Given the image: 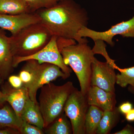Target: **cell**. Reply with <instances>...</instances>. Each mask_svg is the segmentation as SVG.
I'll return each instance as SVG.
<instances>
[{"label":"cell","mask_w":134,"mask_h":134,"mask_svg":"<svg viewBox=\"0 0 134 134\" xmlns=\"http://www.w3.org/2000/svg\"><path fill=\"white\" fill-rule=\"evenodd\" d=\"M6 102V95L0 90V108L5 105Z\"/></svg>","instance_id":"obj_29"},{"label":"cell","mask_w":134,"mask_h":134,"mask_svg":"<svg viewBox=\"0 0 134 134\" xmlns=\"http://www.w3.org/2000/svg\"><path fill=\"white\" fill-rule=\"evenodd\" d=\"M95 45L92 48L94 54H99L103 55L106 60V62L111 65L113 68H115L116 66V64L114 62V60L112 59L108 55L106 49V45L104 41L101 40H98L95 41Z\"/></svg>","instance_id":"obj_22"},{"label":"cell","mask_w":134,"mask_h":134,"mask_svg":"<svg viewBox=\"0 0 134 134\" xmlns=\"http://www.w3.org/2000/svg\"><path fill=\"white\" fill-rule=\"evenodd\" d=\"M20 132L17 130L14 129L7 128L0 129V134H19Z\"/></svg>","instance_id":"obj_27"},{"label":"cell","mask_w":134,"mask_h":134,"mask_svg":"<svg viewBox=\"0 0 134 134\" xmlns=\"http://www.w3.org/2000/svg\"><path fill=\"white\" fill-rule=\"evenodd\" d=\"M22 121L9 106L5 105L0 108V129L10 128L19 132Z\"/></svg>","instance_id":"obj_15"},{"label":"cell","mask_w":134,"mask_h":134,"mask_svg":"<svg viewBox=\"0 0 134 134\" xmlns=\"http://www.w3.org/2000/svg\"><path fill=\"white\" fill-rule=\"evenodd\" d=\"M118 107L114 110L104 111L96 131L97 134H108L117 125L120 119Z\"/></svg>","instance_id":"obj_16"},{"label":"cell","mask_w":134,"mask_h":134,"mask_svg":"<svg viewBox=\"0 0 134 134\" xmlns=\"http://www.w3.org/2000/svg\"><path fill=\"white\" fill-rule=\"evenodd\" d=\"M4 30L0 28V83L8 79L14 68L9 37Z\"/></svg>","instance_id":"obj_11"},{"label":"cell","mask_w":134,"mask_h":134,"mask_svg":"<svg viewBox=\"0 0 134 134\" xmlns=\"http://www.w3.org/2000/svg\"><path fill=\"white\" fill-rule=\"evenodd\" d=\"M104 111L93 105H90L85 120L86 134H96Z\"/></svg>","instance_id":"obj_18"},{"label":"cell","mask_w":134,"mask_h":134,"mask_svg":"<svg viewBox=\"0 0 134 134\" xmlns=\"http://www.w3.org/2000/svg\"><path fill=\"white\" fill-rule=\"evenodd\" d=\"M118 108L120 113L125 115L132 110L133 105L132 103L129 102H126L122 103Z\"/></svg>","instance_id":"obj_25"},{"label":"cell","mask_w":134,"mask_h":134,"mask_svg":"<svg viewBox=\"0 0 134 134\" xmlns=\"http://www.w3.org/2000/svg\"><path fill=\"white\" fill-rule=\"evenodd\" d=\"M114 134H134V127L127 124L120 131L115 132Z\"/></svg>","instance_id":"obj_26"},{"label":"cell","mask_w":134,"mask_h":134,"mask_svg":"<svg viewBox=\"0 0 134 134\" xmlns=\"http://www.w3.org/2000/svg\"><path fill=\"white\" fill-rule=\"evenodd\" d=\"M41 19L36 12L16 15L0 14V28L15 35L26 26L40 23Z\"/></svg>","instance_id":"obj_10"},{"label":"cell","mask_w":134,"mask_h":134,"mask_svg":"<svg viewBox=\"0 0 134 134\" xmlns=\"http://www.w3.org/2000/svg\"><path fill=\"white\" fill-rule=\"evenodd\" d=\"M48 29L40 23L26 26L16 34L9 37L14 57H25L38 52L52 37Z\"/></svg>","instance_id":"obj_5"},{"label":"cell","mask_w":134,"mask_h":134,"mask_svg":"<svg viewBox=\"0 0 134 134\" xmlns=\"http://www.w3.org/2000/svg\"><path fill=\"white\" fill-rule=\"evenodd\" d=\"M86 95L90 106H95L104 111L114 110L116 107L115 93L106 91L97 86H91Z\"/></svg>","instance_id":"obj_12"},{"label":"cell","mask_w":134,"mask_h":134,"mask_svg":"<svg viewBox=\"0 0 134 134\" xmlns=\"http://www.w3.org/2000/svg\"><path fill=\"white\" fill-rule=\"evenodd\" d=\"M117 35L126 37H134V16L129 21L117 24L104 32L97 31L87 27H83L77 34L79 39L77 43L87 41L86 37H88L94 42L101 40L113 47L114 45L113 38Z\"/></svg>","instance_id":"obj_7"},{"label":"cell","mask_w":134,"mask_h":134,"mask_svg":"<svg viewBox=\"0 0 134 134\" xmlns=\"http://www.w3.org/2000/svg\"><path fill=\"white\" fill-rule=\"evenodd\" d=\"M90 107L86 95L75 88L67 99L64 111L69 119L74 134H86L85 120Z\"/></svg>","instance_id":"obj_6"},{"label":"cell","mask_w":134,"mask_h":134,"mask_svg":"<svg viewBox=\"0 0 134 134\" xmlns=\"http://www.w3.org/2000/svg\"><path fill=\"white\" fill-rule=\"evenodd\" d=\"M43 130L23 120L19 132L21 134H43Z\"/></svg>","instance_id":"obj_23"},{"label":"cell","mask_w":134,"mask_h":134,"mask_svg":"<svg viewBox=\"0 0 134 134\" xmlns=\"http://www.w3.org/2000/svg\"><path fill=\"white\" fill-rule=\"evenodd\" d=\"M44 130V133L47 134H73L71 123L64 113Z\"/></svg>","instance_id":"obj_19"},{"label":"cell","mask_w":134,"mask_h":134,"mask_svg":"<svg viewBox=\"0 0 134 134\" xmlns=\"http://www.w3.org/2000/svg\"><path fill=\"white\" fill-rule=\"evenodd\" d=\"M128 89L130 92L134 95V84L132 85H129Z\"/></svg>","instance_id":"obj_30"},{"label":"cell","mask_w":134,"mask_h":134,"mask_svg":"<svg viewBox=\"0 0 134 134\" xmlns=\"http://www.w3.org/2000/svg\"><path fill=\"white\" fill-rule=\"evenodd\" d=\"M88 41L79 42L64 47L60 50L64 63L69 66L76 75L81 91L86 95L91 85L92 64L95 58Z\"/></svg>","instance_id":"obj_2"},{"label":"cell","mask_w":134,"mask_h":134,"mask_svg":"<svg viewBox=\"0 0 134 134\" xmlns=\"http://www.w3.org/2000/svg\"><path fill=\"white\" fill-rule=\"evenodd\" d=\"M31 12L53 7L61 0H25Z\"/></svg>","instance_id":"obj_21"},{"label":"cell","mask_w":134,"mask_h":134,"mask_svg":"<svg viewBox=\"0 0 134 134\" xmlns=\"http://www.w3.org/2000/svg\"><path fill=\"white\" fill-rule=\"evenodd\" d=\"M2 92L6 95V102L9 103L16 115L21 118L26 101L30 98L27 89L24 86L15 89L10 85L4 88Z\"/></svg>","instance_id":"obj_13"},{"label":"cell","mask_w":134,"mask_h":134,"mask_svg":"<svg viewBox=\"0 0 134 134\" xmlns=\"http://www.w3.org/2000/svg\"><path fill=\"white\" fill-rule=\"evenodd\" d=\"M10 85L15 89H19L23 86V82L19 76H10L8 78Z\"/></svg>","instance_id":"obj_24"},{"label":"cell","mask_w":134,"mask_h":134,"mask_svg":"<svg viewBox=\"0 0 134 134\" xmlns=\"http://www.w3.org/2000/svg\"><path fill=\"white\" fill-rule=\"evenodd\" d=\"M36 12L40 17V23L57 37L60 51L79 42L77 34L82 28L87 27L88 23L86 10L74 0H61L52 7Z\"/></svg>","instance_id":"obj_1"},{"label":"cell","mask_w":134,"mask_h":134,"mask_svg":"<svg viewBox=\"0 0 134 134\" xmlns=\"http://www.w3.org/2000/svg\"><path fill=\"white\" fill-rule=\"evenodd\" d=\"M115 69L107 62H102L95 58L92 64L91 86L115 93L116 82Z\"/></svg>","instance_id":"obj_9"},{"label":"cell","mask_w":134,"mask_h":134,"mask_svg":"<svg viewBox=\"0 0 134 134\" xmlns=\"http://www.w3.org/2000/svg\"><path fill=\"white\" fill-rule=\"evenodd\" d=\"M115 69L120 72L116 75V83L122 88L134 84V66L121 69L117 66Z\"/></svg>","instance_id":"obj_20"},{"label":"cell","mask_w":134,"mask_h":134,"mask_svg":"<svg viewBox=\"0 0 134 134\" xmlns=\"http://www.w3.org/2000/svg\"><path fill=\"white\" fill-rule=\"evenodd\" d=\"M25 62L19 76L23 81V86L28 90L30 99L37 104L38 103L37 94L39 89L59 77L63 79L69 77L59 67L54 64L40 63L32 59Z\"/></svg>","instance_id":"obj_3"},{"label":"cell","mask_w":134,"mask_h":134,"mask_svg":"<svg viewBox=\"0 0 134 134\" xmlns=\"http://www.w3.org/2000/svg\"><path fill=\"white\" fill-rule=\"evenodd\" d=\"M31 12L25 0H0V14L16 15Z\"/></svg>","instance_id":"obj_17"},{"label":"cell","mask_w":134,"mask_h":134,"mask_svg":"<svg viewBox=\"0 0 134 134\" xmlns=\"http://www.w3.org/2000/svg\"><path fill=\"white\" fill-rule=\"evenodd\" d=\"M75 88L70 81L62 85L50 82L40 88L38 103L44 120V129L64 113L67 99Z\"/></svg>","instance_id":"obj_4"},{"label":"cell","mask_w":134,"mask_h":134,"mask_svg":"<svg viewBox=\"0 0 134 134\" xmlns=\"http://www.w3.org/2000/svg\"><path fill=\"white\" fill-rule=\"evenodd\" d=\"M35 60L40 63H49L59 67L69 77L72 70L64 63L57 43V38L53 36L49 43L38 52L30 56L25 57H14L13 66L16 68L20 63L29 60Z\"/></svg>","instance_id":"obj_8"},{"label":"cell","mask_w":134,"mask_h":134,"mask_svg":"<svg viewBox=\"0 0 134 134\" xmlns=\"http://www.w3.org/2000/svg\"><path fill=\"white\" fill-rule=\"evenodd\" d=\"M22 120L44 129V122L38 104L28 98L21 117Z\"/></svg>","instance_id":"obj_14"},{"label":"cell","mask_w":134,"mask_h":134,"mask_svg":"<svg viewBox=\"0 0 134 134\" xmlns=\"http://www.w3.org/2000/svg\"><path fill=\"white\" fill-rule=\"evenodd\" d=\"M125 115L126 120L127 121L129 122L134 121V108H132Z\"/></svg>","instance_id":"obj_28"}]
</instances>
